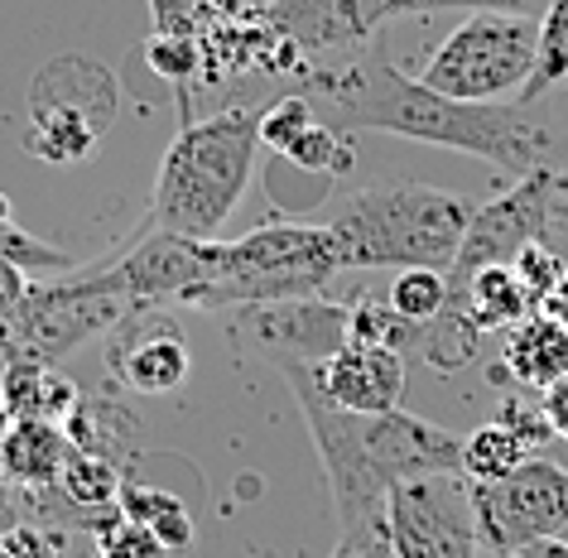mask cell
I'll use <instances>...</instances> for the list:
<instances>
[{"label": "cell", "instance_id": "26", "mask_svg": "<svg viewBox=\"0 0 568 558\" xmlns=\"http://www.w3.org/2000/svg\"><path fill=\"white\" fill-rule=\"evenodd\" d=\"M280 160H284V164H294V169H304V174L337 179V174H347V169H352V145L333 131V125L314 121L300 140H290V145L280 150Z\"/></svg>", "mask_w": 568, "mask_h": 558}, {"label": "cell", "instance_id": "23", "mask_svg": "<svg viewBox=\"0 0 568 558\" xmlns=\"http://www.w3.org/2000/svg\"><path fill=\"white\" fill-rule=\"evenodd\" d=\"M525 457H535V443L525 434H516L510 424L491 419L463 438V477L467 481H501L525 463Z\"/></svg>", "mask_w": 568, "mask_h": 558}, {"label": "cell", "instance_id": "18", "mask_svg": "<svg viewBox=\"0 0 568 558\" xmlns=\"http://www.w3.org/2000/svg\"><path fill=\"white\" fill-rule=\"evenodd\" d=\"M0 399H6L10 419H49L68 424L82 405V390L49 362H30V356H10L0 366Z\"/></svg>", "mask_w": 568, "mask_h": 558}, {"label": "cell", "instance_id": "42", "mask_svg": "<svg viewBox=\"0 0 568 558\" xmlns=\"http://www.w3.org/2000/svg\"><path fill=\"white\" fill-rule=\"evenodd\" d=\"M506 558H520V554H506Z\"/></svg>", "mask_w": 568, "mask_h": 558}, {"label": "cell", "instance_id": "10", "mask_svg": "<svg viewBox=\"0 0 568 558\" xmlns=\"http://www.w3.org/2000/svg\"><path fill=\"white\" fill-rule=\"evenodd\" d=\"M88 275L140 308H207V294L217 284V241L145 226L131 236V246L116 261L92 265Z\"/></svg>", "mask_w": 568, "mask_h": 558}, {"label": "cell", "instance_id": "37", "mask_svg": "<svg viewBox=\"0 0 568 558\" xmlns=\"http://www.w3.org/2000/svg\"><path fill=\"white\" fill-rule=\"evenodd\" d=\"M232 6L241 10V16H265V10L275 6V0H232Z\"/></svg>", "mask_w": 568, "mask_h": 558}, {"label": "cell", "instance_id": "1", "mask_svg": "<svg viewBox=\"0 0 568 558\" xmlns=\"http://www.w3.org/2000/svg\"><path fill=\"white\" fill-rule=\"evenodd\" d=\"M304 88V97L323 102L347 125L473 154V160H487L516 179L549 160V125L535 106L458 102V97L424 88L419 78H405L390 59H381L372 49H362L357 59L337 68H308Z\"/></svg>", "mask_w": 568, "mask_h": 558}, {"label": "cell", "instance_id": "8", "mask_svg": "<svg viewBox=\"0 0 568 558\" xmlns=\"http://www.w3.org/2000/svg\"><path fill=\"white\" fill-rule=\"evenodd\" d=\"M564 236H568V179L554 164H539L510 183V193L477 203L463 251L448 270V284H467L487 265H510L535 241L559 246Z\"/></svg>", "mask_w": 568, "mask_h": 558}, {"label": "cell", "instance_id": "27", "mask_svg": "<svg viewBox=\"0 0 568 558\" xmlns=\"http://www.w3.org/2000/svg\"><path fill=\"white\" fill-rule=\"evenodd\" d=\"M145 59L150 68L160 73L164 82H174L179 97L189 92V82L203 78V34H150L145 44Z\"/></svg>", "mask_w": 568, "mask_h": 558}, {"label": "cell", "instance_id": "14", "mask_svg": "<svg viewBox=\"0 0 568 558\" xmlns=\"http://www.w3.org/2000/svg\"><path fill=\"white\" fill-rule=\"evenodd\" d=\"M400 16H419V0H275L265 20L290 39V49H362Z\"/></svg>", "mask_w": 568, "mask_h": 558}, {"label": "cell", "instance_id": "33", "mask_svg": "<svg viewBox=\"0 0 568 558\" xmlns=\"http://www.w3.org/2000/svg\"><path fill=\"white\" fill-rule=\"evenodd\" d=\"M424 10H491V16H545L549 0H419V16Z\"/></svg>", "mask_w": 568, "mask_h": 558}, {"label": "cell", "instance_id": "30", "mask_svg": "<svg viewBox=\"0 0 568 558\" xmlns=\"http://www.w3.org/2000/svg\"><path fill=\"white\" fill-rule=\"evenodd\" d=\"M318 121V111H314V97H304V92H290V97H280V102H270L261 111V145L270 150H284L290 140H300L308 125Z\"/></svg>", "mask_w": 568, "mask_h": 558}, {"label": "cell", "instance_id": "28", "mask_svg": "<svg viewBox=\"0 0 568 558\" xmlns=\"http://www.w3.org/2000/svg\"><path fill=\"white\" fill-rule=\"evenodd\" d=\"M97 535V558H169V549L150 535L145 525L125 520L121 510H102L92 525Z\"/></svg>", "mask_w": 568, "mask_h": 558}, {"label": "cell", "instance_id": "7", "mask_svg": "<svg viewBox=\"0 0 568 558\" xmlns=\"http://www.w3.org/2000/svg\"><path fill=\"white\" fill-rule=\"evenodd\" d=\"M116 121V82L92 59H53L30 88L24 150L44 164H82Z\"/></svg>", "mask_w": 568, "mask_h": 558}, {"label": "cell", "instance_id": "25", "mask_svg": "<svg viewBox=\"0 0 568 558\" xmlns=\"http://www.w3.org/2000/svg\"><path fill=\"white\" fill-rule=\"evenodd\" d=\"M386 304L400 313L405 323H438L453 304V284H448V270H400L390 280V294Z\"/></svg>", "mask_w": 568, "mask_h": 558}, {"label": "cell", "instance_id": "35", "mask_svg": "<svg viewBox=\"0 0 568 558\" xmlns=\"http://www.w3.org/2000/svg\"><path fill=\"white\" fill-rule=\"evenodd\" d=\"M539 409H545V419H549V428H554V438H568V376L549 385L545 399H539Z\"/></svg>", "mask_w": 568, "mask_h": 558}, {"label": "cell", "instance_id": "11", "mask_svg": "<svg viewBox=\"0 0 568 558\" xmlns=\"http://www.w3.org/2000/svg\"><path fill=\"white\" fill-rule=\"evenodd\" d=\"M473 486L477 539L496 554H520L535 539L568 544V471L549 457H525L501 481H467Z\"/></svg>", "mask_w": 568, "mask_h": 558}, {"label": "cell", "instance_id": "36", "mask_svg": "<svg viewBox=\"0 0 568 558\" xmlns=\"http://www.w3.org/2000/svg\"><path fill=\"white\" fill-rule=\"evenodd\" d=\"M539 308H545L549 318H559V323L568 327V275L559 280V290H554V294H549V298H545V304H539Z\"/></svg>", "mask_w": 568, "mask_h": 558}, {"label": "cell", "instance_id": "2", "mask_svg": "<svg viewBox=\"0 0 568 558\" xmlns=\"http://www.w3.org/2000/svg\"><path fill=\"white\" fill-rule=\"evenodd\" d=\"M314 448L328 471V491L343 529V549L362 558L390 554V491L419 477H463V438L419 414H347L333 409L304 371H284Z\"/></svg>", "mask_w": 568, "mask_h": 558}, {"label": "cell", "instance_id": "39", "mask_svg": "<svg viewBox=\"0 0 568 558\" xmlns=\"http://www.w3.org/2000/svg\"><path fill=\"white\" fill-rule=\"evenodd\" d=\"M6 342H10V333H6V323H0V366H6Z\"/></svg>", "mask_w": 568, "mask_h": 558}, {"label": "cell", "instance_id": "21", "mask_svg": "<svg viewBox=\"0 0 568 558\" xmlns=\"http://www.w3.org/2000/svg\"><path fill=\"white\" fill-rule=\"evenodd\" d=\"M116 510L125 515V520L145 525L150 535L160 539L169 554L193 549V539H197V520H193V510L183 506V500H179L174 491H160V486H145V481H135V477H125V481H121Z\"/></svg>", "mask_w": 568, "mask_h": 558}, {"label": "cell", "instance_id": "12", "mask_svg": "<svg viewBox=\"0 0 568 558\" xmlns=\"http://www.w3.org/2000/svg\"><path fill=\"white\" fill-rule=\"evenodd\" d=\"M232 337L251 356L280 371H314L347 342V304L328 298H284V304H241L226 308Z\"/></svg>", "mask_w": 568, "mask_h": 558}, {"label": "cell", "instance_id": "20", "mask_svg": "<svg viewBox=\"0 0 568 558\" xmlns=\"http://www.w3.org/2000/svg\"><path fill=\"white\" fill-rule=\"evenodd\" d=\"M453 304L467 313V323L477 333H506V327H516L520 318L535 313L530 290H525L510 265H487L467 284H453Z\"/></svg>", "mask_w": 568, "mask_h": 558}, {"label": "cell", "instance_id": "3", "mask_svg": "<svg viewBox=\"0 0 568 558\" xmlns=\"http://www.w3.org/2000/svg\"><path fill=\"white\" fill-rule=\"evenodd\" d=\"M477 203L429 183H381L333 212L328 236L343 270H453Z\"/></svg>", "mask_w": 568, "mask_h": 558}, {"label": "cell", "instance_id": "34", "mask_svg": "<svg viewBox=\"0 0 568 558\" xmlns=\"http://www.w3.org/2000/svg\"><path fill=\"white\" fill-rule=\"evenodd\" d=\"M30 275H24V270H16L6 261V255H0V323H10L20 313V304H24V294H30Z\"/></svg>", "mask_w": 568, "mask_h": 558}, {"label": "cell", "instance_id": "17", "mask_svg": "<svg viewBox=\"0 0 568 558\" xmlns=\"http://www.w3.org/2000/svg\"><path fill=\"white\" fill-rule=\"evenodd\" d=\"M73 453L63 424L49 419H10V428L0 434V481L20 486V491H53L63 477V463Z\"/></svg>", "mask_w": 568, "mask_h": 558}, {"label": "cell", "instance_id": "31", "mask_svg": "<svg viewBox=\"0 0 568 558\" xmlns=\"http://www.w3.org/2000/svg\"><path fill=\"white\" fill-rule=\"evenodd\" d=\"M510 270L520 275V284L530 290L535 308H539L554 290H559V280L568 275V255L559 246H545V241H535V246H525L516 261H510Z\"/></svg>", "mask_w": 568, "mask_h": 558}, {"label": "cell", "instance_id": "9", "mask_svg": "<svg viewBox=\"0 0 568 558\" xmlns=\"http://www.w3.org/2000/svg\"><path fill=\"white\" fill-rule=\"evenodd\" d=\"M135 308L140 304H131L125 294L106 290L92 275H78V270H73V280H34L20 313L6 323V333H10L6 362L10 356H30V362L59 366L82 342L121 327Z\"/></svg>", "mask_w": 568, "mask_h": 558}, {"label": "cell", "instance_id": "16", "mask_svg": "<svg viewBox=\"0 0 568 558\" xmlns=\"http://www.w3.org/2000/svg\"><path fill=\"white\" fill-rule=\"evenodd\" d=\"M304 376L333 409L347 414H390L405 399V356L376 342H343L328 362Z\"/></svg>", "mask_w": 568, "mask_h": 558}, {"label": "cell", "instance_id": "24", "mask_svg": "<svg viewBox=\"0 0 568 558\" xmlns=\"http://www.w3.org/2000/svg\"><path fill=\"white\" fill-rule=\"evenodd\" d=\"M564 82H568V0H549V10L539 16V59L520 102L535 106L549 88H564Z\"/></svg>", "mask_w": 568, "mask_h": 558}, {"label": "cell", "instance_id": "40", "mask_svg": "<svg viewBox=\"0 0 568 558\" xmlns=\"http://www.w3.org/2000/svg\"><path fill=\"white\" fill-rule=\"evenodd\" d=\"M10 428V409H6V399H0V434Z\"/></svg>", "mask_w": 568, "mask_h": 558}, {"label": "cell", "instance_id": "13", "mask_svg": "<svg viewBox=\"0 0 568 558\" xmlns=\"http://www.w3.org/2000/svg\"><path fill=\"white\" fill-rule=\"evenodd\" d=\"M477 544L467 477H419L390 491L395 558H477Z\"/></svg>", "mask_w": 568, "mask_h": 558}, {"label": "cell", "instance_id": "4", "mask_svg": "<svg viewBox=\"0 0 568 558\" xmlns=\"http://www.w3.org/2000/svg\"><path fill=\"white\" fill-rule=\"evenodd\" d=\"M255 150H261V111H217L207 121H183L174 145L164 150L145 226L212 241L251 189Z\"/></svg>", "mask_w": 568, "mask_h": 558}, {"label": "cell", "instance_id": "6", "mask_svg": "<svg viewBox=\"0 0 568 558\" xmlns=\"http://www.w3.org/2000/svg\"><path fill=\"white\" fill-rule=\"evenodd\" d=\"M539 59V20L535 16H491L477 10L434 49L424 68V88L458 97V102H510L525 92Z\"/></svg>", "mask_w": 568, "mask_h": 558}, {"label": "cell", "instance_id": "32", "mask_svg": "<svg viewBox=\"0 0 568 558\" xmlns=\"http://www.w3.org/2000/svg\"><path fill=\"white\" fill-rule=\"evenodd\" d=\"M0 558H63V549L53 529L20 520V525L0 529Z\"/></svg>", "mask_w": 568, "mask_h": 558}, {"label": "cell", "instance_id": "19", "mask_svg": "<svg viewBox=\"0 0 568 558\" xmlns=\"http://www.w3.org/2000/svg\"><path fill=\"white\" fill-rule=\"evenodd\" d=\"M501 362L510 371V381L525 385V390H549L554 381L568 376V327L559 318H549L545 308H535L530 318L506 327Z\"/></svg>", "mask_w": 568, "mask_h": 558}, {"label": "cell", "instance_id": "29", "mask_svg": "<svg viewBox=\"0 0 568 558\" xmlns=\"http://www.w3.org/2000/svg\"><path fill=\"white\" fill-rule=\"evenodd\" d=\"M0 255H6L16 270H24V275H73L78 261L73 255H63V251H53V246H39L34 236H24L20 226H0Z\"/></svg>", "mask_w": 568, "mask_h": 558}, {"label": "cell", "instance_id": "38", "mask_svg": "<svg viewBox=\"0 0 568 558\" xmlns=\"http://www.w3.org/2000/svg\"><path fill=\"white\" fill-rule=\"evenodd\" d=\"M6 222H10V197L0 193V226H6Z\"/></svg>", "mask_w": 568, "mask_h": 558}, {"label": "cell", "instance_id": "5", "mask_svg": "<svg viewBox=\"0 0 568 558\" xmlns=\"http://www.w3.org/2000/svg\"><path fill=\"white\" fill-rule=\"evenodd\" d=\"M343 270L328 226L314 222H265L236 241H217V284L207 294L212 313L241 304H284L318 298Z\"/></svg>", "mask_w": 568, "mask_h": 558}, {"label": "cell", "instance_id": "41", "mask_svg": "<svg viewBox=\"0 0 568 558\" xmlns=\"http://www.w3.org/2000/svg\"><path fill=\"white\" fill-rule=\"evenodd\" d=\"M347 558H362V554H347Z\"/></svg>", "mask_w": 568, "mask_h": 558}, {"label": "cell", "instance_id": "22", "mask_svg": "<svg viewBox=\"0 0 568 558\" xmlns=\"http://www.w3.org/2000/svg\"><path fill=\"white\" fill-rule=\"evenodd\" d=\"M121 481H125V471H121L116 457L92 453V448H73L53 491H63V500L78 510H116Z\"/></svg>", "mask_w": 568, "mask_h": 558}, {"label": "cell", "instance_id": "15", "mask_svg": "<svg viewBox=\"0 0 568 558\" xmlns=\"http://www.w3.org/2000/svg\"><path fill=\"white\" fill-rule=\"evenodd\" d=\"M106 366L135 395H174L193 371L183 327L164 308H135L121 327H111Z\"/></svg>", "mask_w": 568, "mask_h": 558}]
</instances>
